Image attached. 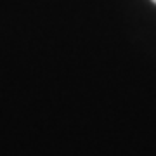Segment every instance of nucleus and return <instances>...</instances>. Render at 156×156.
Wrapping results in <instances>:
<instances>
[{
	"label": "nucleus",
	"mask_w": 156,
	"mask_h": 156,
	"mask_svg": "<svg viewBox=\"0 0 156 156\" xmlns=\"http://www.w3.org/2000/svg\"><path fill=\"white\" fill-rule=\"evenodd\" d=\"M153 2H154V4H156V0H153Z\"/></svg>",
	"instance_id": "obj_1"
}]
</instances>
